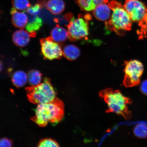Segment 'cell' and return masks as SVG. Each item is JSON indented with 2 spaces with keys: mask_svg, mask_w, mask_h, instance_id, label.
<instances>
[{
  "mask_svg": "<svg viewBox=\"0 0 147 147\" xmlns=\"http://www.w3.org/2000/svg\"><path fill=\"white\" fill-rule=\"evenodd\" d=\"M140 27L141 34L142 33H144L143 34H146L147 32V12L143 19Z\"/></svg>",
  "mask_w": 147,
  "mask_h": 147,
  "instance_id": "obj_24",
  "label": "cell"
},
{
  "mask_svg": "<svg viewBox=\"0 0 147 147\" xmlns=\"http://www.w3.org/2000/svg\"><path fill=\"white\" fill-rule=\"evenodd\" d=\"M43 7L39 3H37L27 9L25 12L29 14L34 16H38L41 13Z\"/></svg>",
  "mask_w": 147,
  "mask_h": 147,
  "instance_id": "obj_22",
  "label": "cell"
},
{
  "mask_svg": "<svg viewBox=\"0 0 147 147\" xmlns=\"http://www.w3.org/2000/svg\"><path fill=\"white\" fill-rule=\"evenodd\" d=\"M134 133L136 137L140 139L147 138V126L144 124L137 125L134 127Z\"/></svg>",
  "mask_w": 147,
  "mask_h": 147,
  "instance_id": "obj_19",
  "label": "cell"
},
{
  "mask_svg": "<svg viewBox=\"0 0 147 147\" xmlns=\"http://www.w3.org/2000/svg\"><path fill=\"white\" fill-rule=\"evenodd\" d=\"M125 76L123 84L126 87H132L140 84V79L144 71L141 62L136 60L125 62Z\"/></svg>",
  "mask_w": 147,
  "mask_h": 147,
  "instance_id": "obj_6",
  "label": "cell"
},
{
  "mask_svg": "<svg viewBox=\"0 0 147 147\" xmlns=\"http://www.w3.org/2000/svg\"><path fill=\"white\" fill-rule=\"evenodd\" d=\"M63 53L64 56L67 60L73 61L77 59L80 56V51L77 46L69 45L64 48Z\"/></svg>",
  "mask_w": 147,
  "mask_h": 147,
  "instance_id": "obj_16",
  "label": "cell"
},
{
  "mask_svg": "<svg viewBox=\"0 0 147 147\" xmlns=\"http://www.w3.org/2000/svg\"><path fill=\"white\" fill-rule=\"evenodd\" d=\"M51 35L53 40L58 43L65 41L69 37L67 30L58 25L51 30Z\"/></svg>",
  "mask_w": 147,
  "mask_h": 147,
  "instance_id": "obj_15",
  "label": "cell"
},
{
  "mask_svg": "<svg viewBox=\"0 0 147 147\" xmlns=\"http://www.w3.org/2000/svg\"><path fill=\"white\" fill-rule=\"evenodd\" d=\"M28 80L30 85L35 86L40 83L42 78V74L39 71L31 69L27 74Z\"/></svg>",
  "mask_w": 147,
  "mask_h": 147,
  "instance_id": "obj_18",
  "label": "cell"
},
{
  "mask_svg": "<svg viewBox=\"0 0 147 147\" xmlns=\"http://www.w3.org/2000/svg\"><path fill=\"white\" fill-rule=\"evenodd\" d=\"M113 11L111 18L105 23L107 30L113 31L119 35L123 36L131 30L132 22L129 15L121 3L111 1L108 3Z\"/></svg>",
  "mask_w": 147,
  "mask_h": 147,
  "instance_id": "obj_3",
  "label": "cell"
},
{
  "mask_svg": "<svg viewBox=\"0 0 147 147\" xmlns=\"http://www.w3.org/2000/svg\"><path fill=\"white\" fill-rule=\"evenodd\" d=\"M10 14L12 23L14 27L22 29L26 26L28 21V16L26 13L18 11L13 7L11 9Z\"/></svg>",
  "mask_w": 147,
  "mask_h": 147,
  "instance_id": "obj_9",
  "label": "cell"
},
{
  "mask_svg": "<svg viewBox=\"0 0 147 147\" xmlns=\"http://www.w3.org/2000/svg\"><path fill=\"white\" fill-rule=\"evenodd\" d=\"M111 9L109 5L102 3L97 5L93 10V15L99 21H107L111 15Z\"/></svg>",
  "mask_w": 147,
  "mask_h": 147,
  "instance_id": "obj_12",
  "label": "cell"
},
{
  "mask_svg": "<svg viewBox=\"0 0 147 147\" xmlns=\"http://www.w3.org/2000/svg\"><path fill=\"white\" fill-rule=\"evenodd\" d=\"M39 147H59V145L57 141L51 138H45L41 140L38 144Z\"/></svg>",
  "mask_w": 147,
  "mask_h": 147,
  "instance_id": "obj_21",
  "label": "cell"
},
{
  "mask_svg": "<svg viewBox=\"0 0 147 147\" xmlns=\"http://www.w3.org/2000/svg\"><path fill=\"white\" fill-rule=\"evenodd\" d=\"M64 105L61 100L56 97L54 100L38 105L35 115L31 120L40 127H45L49 123L55 124L63 119Z\"/></svg>",
  "mask_w": 147,
  "mask_h": 147,
  "instance_id": "obj_1",
  "label": "cell"
},
{
  "mask_svg": "<svg viewBox=\"0 0 147 147\" xmlns=\"http://www.w3.org/2000/svg\"><path fill=\"white\" fill-rule=\"evenodd\" d=\"M26 13L28 16V21L26 29L30 33L32 37H34L36 36V32L40 30L43 25V20L38 16L32 15Z\"/></svg>",
  "mask_w": 147,
  "mask_h": 147,
  "instance_id": "obj_10",
  "label": "cell"
},
{
  "mask_svg": "<svg viewBox=\"0 0 147 147\" xmlns=\"http://www.w3.org/2000/svg\"><path fill=\"white\" fill-rule=\"evenodd\" d=\"M41 53L45 59L53 60L60 59L63 55L61 46L51 37L41 38L40 40Z\"/></svg>",
  "mask_w": 147,
  "mask_h": 147,
  "instance_id": "obj_7",
  "label": "cell"
},
{
  "mask_svg": "<svg viewBox=\"0 0 147 147\" xmlns=\"http://www.w3.org/2000/svg\"><path fill=\"white\" fill-rule=\"evenodd\" d=\"M76 1L77 4L82 10L88 12L93 11L97 5L107 3L109 0H76Z\"/></svg>",
  "mask_w": 147,
  "mask_h": 147,
  "instance_id": "obj_13",
  "label": "cell"
},
{
  "mask_svg": "<svg viewBox=\"0 0 147 147\" xmlns=\"http://www.w3.org/2000/svg\"><path fill=\"white\" fill-rule=\"evenodd\" d=\"M99 94L107 105L106 113H115L122 116L126 120L131 119L132 114L128 110V106L132 103V101L124 96L120 91L107 88L101 91Z\"/></svg>",
  "mask_w": 147,
  "mask_h": 147,
  "instance_id": "obj_2",
  "label": "cell"
},
{
  "mask_svg": "<svg viewBox=\"0 0 147 147\" xmlns=\"http://www.w3.org/2000/svg\"><path fill=\"white\" fill-rule=\"evenodd\" d=\"M31 37L32 36L30 33L21 29L13 33L12 35V41L17 47H25L30 42Z\"/></svg>",
  "mask_w": 147,
  "mask_h": 147,
  "instance_id": "obj_11",
  "label": "cell"
},
{
  "mask_svg": "<svg viewBox=\"0 0 147 147\" xmlns=\"http://www.w3.org/2000/svg\"><path fill=\"white\" fill-rule=\"evenodd\" d=\"M68 19L67 31L69 40L74 41L87 38L89 34V21L92 19L90 15L80 14L75 18L69 14Z\"/></svg>",
  "mask_w": 147,
  "mask_h": 147,
  "instance_id": "obj_5",
  "label": "cell"
},
{
  "mask_svg": "<svg viewBox=\"0 0 147 147\" xmlns=\"http://www.w3.org/2000/svg\"><path fill=\"white\" fill-rule=\"evenodd\" d=\"M140 90L143 94L147 95V80L143 81L141 83Z\"/></svg>",
  "mask_w": 147,
  "mask_h": 147,
  "instance_id": "obj_25",
  "label": "cell"
},
{
  "mask_svg": "<svg viewBox=\"0 0 147 147\" xmlns=\"http://www.w3.org/2000/svg\"><path fill=\"white\" fill-rule=\"evenodd\" d=\"M11 82L16 87H22L26 84L28 77L26 74L22 71H18L15 72L12 75Z\"/></svg>",
  "mask_w": 147,
  "mask_h": 147,
  "instance_id": "obj_17",
  "label": "cell"
},
{
  "mask_svg": "<svg viewBox=\"0 0 147 147\" xmlns=\"http://www.w3.org/2000/svg\"><path fill=\"white\" fill-rule=\"evenodd\" d=\"M13 8L20 11L26 10L31 6L29 0H12Z\"/></svg>",
  "mask_w": 147,
  "mask_h": 147,
  "instance_id": "obj_20",
  "label": "cell"
},
{
  "mask_svg": "<svg viewBox=\"0 0 147 147\" xmlns=\"http://www.w3.org/2000/svg\"><path fill=\"white\" fill-rule=\"evenodd\" d=\"M13 142L11 140L7 138H2L0 139V147H10L12 146Z\"/></svg>",
  "mask_w": 147,
  "mask_h": 147,
  "instance_id": "obj_23",
  "label": "cell"
},
{
  "mask_svg": "<svg viewBox=\"0 0 147 147\" xmlns=\"http://www.w3.org/2000/svg\"><path fill=\"white\" fill-rule=\"evenodd\" d=\"M3 67V64L2 61L0 60V72L2 70Z\"/></svg>",
  "mask_w": 147,
  "mask_h": 147,
  "instance_id": "obj_26",
  "label": "cell"
},
{
  "mask_svg": "<svg viewBox=\"0 0 147 147\" xmlns=\"http://www.w3.org/2000/svg\"><path fill=\"white\" fill-rule=\"evenodd\" d=\"M123 7L132 21L138 23L140 27L147 12L144 3L139 0H125Z\"/></svg>",
  "mask_w": 147,
  "mask_h": 147,
  "instance_id": "obj_8",
  "label": "cell"
},
{
  "mask_svg": "<svg viewBox=\"0 0 147 147\" xmlns=\"http://www.w3.org/2000/svg\"><path fill=\"white\" fill-rule=\"evenodd\" d=\"M28 100L33 104H39L51 102L56 98V92L50 79L45 77L44 82L38 85L25 88Z\"/></svg>",
  "mask_w": 147,
  "mask_h": 147,
  "instance_id": "obj_4",
  "label": "cell"
},
{
  "mask_svg": "<svg viewBox=\"0 0 147 147\" xmlns=\"http://www.w3.org/2000/svg\"><path fill=\"white\" fill-rule=\"evenodd\" d=\"M65 6L63 0H48L46 5L47 10L55 15L63 13L65 10Z\"/></svg>",
  "mask_w": 147,
  "mask_h": 147,
  "instance_id": "obj_14",
  "label": "cell"
}]
</instances>
